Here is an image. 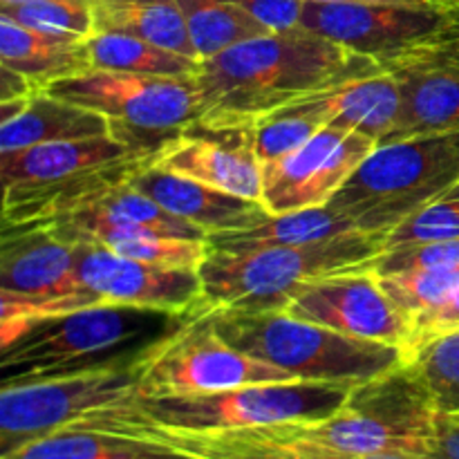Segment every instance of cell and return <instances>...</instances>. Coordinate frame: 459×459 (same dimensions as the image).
Instances as JSON below:
<instances>
[{"mask_svg": "<svg viewBox=\"0 0 459 459\" xmlns=\"http://www.w3.org/2000/svg\"><path fill=\"white\" fill-rule=\"evenodd\" d=\"M384 70L375 58L300 25L269 31L200 61L193 74L195 124L206 130H249L291 103L336 92Z\"/></svg>", "mask_w": 459, "mask_h": 459, "instance_id": "cell-1", "label": "cell"}, {"mask_svg": "<svg viewBox=\"0 0 459 459\" xmlns=\"http://www.w3.org/2000/svg\"><path fill=\"white\" fill-rule=\"evenodd\" d=\"M195 312L173 314L130 305H92L61 316L40 318L22 327L16 339L3 348L0 388L139 357L161 339L182 330Z\"/></svg>", "mask_w": 459, "mask_h": 459, "instance_id": "cell-2", "label": "cell"}, {"mask_svg": "<svg viewBox=\"0 0 459 459\" xmlns=\"http://www.w3.org/2000/svg\"><path fill=\"white\" fill-rule=\"evenodd\" d=\"M384 242L363 231L303 247L224 251L209 247L200 267L202 299L209 309H285L309 282L336 273L375 272Z\"/></svg>", "mask_w": 459, "mask_h": 459, "instance_id": "cell-3", "label": "cell"}, {"mask_svg": "<svg viewBox=\"0 0 459 459\" xmlns=\"http://www.w3.org/2000/svg\"><path fill=\"white\" fill-rule=\"evenodd\" d=\"M437 408L408 366L354 385L348 402L327 420L260 426L285 442L307 444L341 455L403 453L420 457L433 448Z\"/></svg>", "mask_w": 459, "mask_h": 459, "instance_id": "cell-4", "label": "cell"}, {"mask_svg": "<svg viewBox=\"0 0 459 459\" xmlns=\"http://www.w3.org/2000/svg\"><path fill=\"white\" fill-rule=\"evenodd\" d=\"M211 318L227 343L290 372L299 381L366 384L394 368L406 366V357L399 348L352 339L291 316L285 309H211Z\"/></svg>", "mask_w": 459, "mask_h": 459, "instance_id": "cell-5", "label": "cell"}, {"mask_svg": "<svg viewBox=\"0 0 459 459\" xmlns=\"http://www.w3.org/2000/svg\"><path fill=\"white\" fill-rule=\"evenodd\" d=\"M459 184V130L379 143L327 206L359 231L384 238Z\"/></svg>", "mask_w": 459, "mask_h": 459, "instance_id": "cell-6", "label": "cell"}, {"mask_svg": "<svg viewBox=\"0 0 459 459\" xmlns=\"http://www.w3.org/2000/svg\"><path fill=\"white\" fill-rule=\"evenodd\" d=\"M359 384L282 381L182 397H142L128 406L157 426L191 433L245 430L260 426L327 420L343 408Z\"/></svg>", "mask_w": 459, "mask_h": 459, "instance_id": "cell-7", "label": "cell"}, {"mask_svg": "<svg viewBox=\"0 0 459 459\" xmlns=\"http://www.w3.org/2000/svg\"><path fill=\"white\" fill-rule=\"evenodd\" d=\"M151 350V348H148ZM146 352L110 366L0 388V457L142 399Z\"/></svg>", "mask_w": 459, "mask_h": 459, "instance_id": "cell-8", "label": "cell"}, {"mask_svg": "<svg viewBox=\"0 0 459 459\" xmlns=\"http://www.w3.org/2000/svg\"><path fill=\"white\" fill-rule=\"evenodd\" d=\"M45 90L63 101L99 112L110 124L112 137L151 155L197 121L193 76L88 70Z\"/></svg>", "mask_w": 459, "mask_h": 459, "instance_id": "cell-9", "label": "cell"}, {"mask_svg": "<svg viewBox=\"0 0 459 459\" xmlns=\"http://www.w3.org/2000/svg\"><path fill=\"white\" fill-rule=\"evenodd\" d=\"M282 381L299 379L227 343L213 327L211 309L204 305L182 330L148 350L142 375V397L222 393L242 385Z\"/></svg>", "mask_w": 459, "mask_h": 459, "instance_id": "cell-10", "label": "cell"}, {"mask_svg": "<svg viewBox=\"0 0 459 459\" xmlns=\"http://www.w3.org/2000/svg\"><path fill=\"white\" fill-rule=\"evenodd\" d=\"M300 27L385 65L411 49L437 43L451 27V7L399 3H305Z\"/></svg>", "mask_w": 459, "mask_h": 459, "instance_id": "cell-11", "label": "cell"}, {"mask_svg": "<svg viewBox=\"0 0 459 459\" xmlns=\"http://www.w3.org/2000/svg\"><path fill=\"white\" fill-rule=\"evenodd\" d=\"M379 143L361 133L327 126L305 146L263 164V206L294 213L327 206Z\"/></svg>", "mask_w": 459, "mask_h": 459, "instance_id": "cell-12", "label": "cell"}, {"mask_svg": "<svg viewBox=\"0 0 459 459\" xmlns=\"http://www.w3.org/2000/svg\"><path fill=\"white\" fill-rule=\"evenodd\" d=\"M285 312L352 339L393 345L402 352L411 339V323L385 296L372 269L318 278L287 303Z\"/></svg>", "mask_w": 459, "mask_h": 459, "instance_id": "cell-13", "label": "cell"}, {"mask_svg": "<svg viewBox=\"0 0 459 459\" xmlns=\"http://www.w3.org/2000/svg\"><path fill=\"white\" fill-rule=\"evenodd\" d=\"M76 282L103 305L191 314L204 305L200 272L124 258L94 242H76Z\"/></svg>", "mask_w": 459, "mask_h": 459, "instance_id": "cell-14", "label": "cell"}, {"mask_svg": "<svg viewBox=\"0 0 459 459\" xmlns=\"http://www.w3.org/2000/svg\"><path fill=\"white\" fill-rule=\"evenodd\" d=\"M402 92V112L385 143L459 130V45H421L385 63Z\"/></svg>", "mask_w": 459, "mask_h": 459, "instance_id": "cell-15", "label": "cell"}, {"mask_svg": "<svg viewBox=\"0 0 459 459\" xmlns=\"http://www.w3.org/2000/svg\"><path fill=\"white\" fill-rule=\"evenodd\" d=\"M152 164L245 200H263V164L251 130H206L193 124L166 142Z\"/></svg>", "mask_w": 459, "mask_h": 459, "instance_id": "cell-16", "label": "cell"}, {"mask_svg": "<svg viewBox=\"0 0 459 459\" xmlns=\"http://www.w3.org/2000/svg\"><path fill=\"white\" fill-rule=\"evenodd\" d=\"M137 157H152L151 152L134 151L112 134L76 142H52L0 155L3 200L25 195L39 188L54 186L94 170L110 169Z\"/></svg>", "mask_w": 459, "mask_h": 459, "instance_id": "cell-17", "label": "cell"}, {"mask_svg": "<svg viewBox=\"0 0 459 459\" xmlns=\"http://www.w3.org/2000/svg\"><path fill=\"white\" fill-rule=\"evenodd\" d=\"M3 227L0 290L21 296L85 294L76 282L74 245L61 240L45 224Z\"/></svg>", "mask_w": 459, "mask_h": 459, "instance_id": "cell-18", "label": "cell"}, {"mask_svg": "<svg viewBox=\"0 0 459 459\" xmlns=\"http://www.w3.org/2000/svg\"><path fill=\"white\" fill-rule=\"evenodd\" d=\"M128 184L173 215L202 229L206 236L251 229L272 215L260 202L245 200L197 179L170 173L152 161L139 169Z\"/></svg>", "mask_w": 459, "mask_h": 459, "instance_id": "cell-19", "label": "cell"}, {"mask_svg": "<svg viewBox=\"0 0 459 459\" xmlns=\"http://www.w3.org/2000/svg\"><path fill=\"white\" fill-rule=\"evenodd\" d=\"M0 65L12 67L39 90L92 70L88 39L48 34L0 16Z\"/></svg>", "mask_w": 459, "mask_h": 459, "instance_id": "cell-20", "label": "cell"}, {"mask_svg": "<svg viewBox=\"0 0 459 459\" xmlns=\"http://www.w3.org/2000/svg\"><path fill=\"white\" fill-rule=\"evenodd\" d=\"M110 134V124L99 112L63 101L48 90H36L13 119L0 124V155L39 143L76 142Z\"/></svg>", "mask_w": 459, "mask_h": 459, "instance_id": "cell-21", "label": "cell"}, {"mask_svg": "<svg viewBox=\"0 0 459 459\" xmlns=\"http://www.w3.org/2000/svg\"><path fill=\"white\" fill-rule=\"evenodd\" d=\"M359 231L343 213L330 206L294 211V213H272L264 222L242 231L211 233L209 247L224 251L263 249V247H303L314 242L332 240Z\"/></svg>", "mask_w": 459, "mask_h": 459, "instance_id": "cell-22", "label": "cell"}, {"mask_svg": "<svg viewBox=\"0 0 459 459\" xmlns=\"http://www.w3.org/2000/svg\"><path fill=\"white\" fill-rule=\"evenodd\" d=\"M0 459H195L169 444L94 429H65Z\"/></svg>", "mask_w": 459, "mask_h": 459, "instance_id": "cell-23", "label": "cell"}, {"mask_svg": "<svg viewBox=\"0 0 459 459\" xmlns=\"http://www.w3.org/2000/svg\"><path fill=\"white\" fill-rule=\"evenodd\" d=\"M94 31H117L195 58L178 0H92Z\"/></svg>", "mask_w": 459, "mask_h": 459, "instance_id": "cell-24", "label": "cell"}, {"mask_svg": "<svg viewBox=\"0 0 459 459\" xmlns=\"http://www.w3.org/2000/svg\"><path fill=\"white\" fill-rule=\"evenodd\" d=\"M402 112V92L388 70L366 76L334 92V121L332 126L361 133L385 143L393 134Z\"/></svg>", "mask_w": 459, "mask_h": 459, "instance_id": "cell-25", "label": "cell"}, {"mask_svg": "<svg viewBox=\"0 0 459 459\" xmlns=\"http://www.w3.org/2000/svg\"><path fill=\"white\" fill-rule=\"evenodd\" d=\"M334 121V92L291 103L255 124L251 142L260 164H269L299 151L314 134Z\"/></svg>", "mask_w": 459, "mask_h": 459, "instance_id": "cell-26", "label": "cell"}, {"mask_svg": "<svg viewBox=\"0 0 459 459\" xmlns=\"http://www.w3.org/2000/svg\"><path fill=\"white\" fill-rule=\"evenodd\" d=\"M92 70L134 72L152 76H193L200 61L170 52L155 43L117 31H92L88 36Z\"/></svg>", "mask_w": 459, "mask_h": 459, "instance_id": "cell-27", "label": "cell"}, {"mask_svg": "<svg viewBox=\"0 0 459 459\" xmlns=\"http://www.w3.org/2000/svg\"><path fill=\"white\" fill-rule=\"evenodd\" d=\"M67 242L70 245L94 242V245L106 247V249L115 251L124 258L164 269H193V272H200L202 263L209 255V242L206 240L170 238L155 231H134V229H97V231L74 236Z\"/></svg>", "mask_w": 459, "mask_h": 459, "instance_id": "cell-28", "label": "cell"}, {"mask_svg": "<svg viewBox=\"0 0 459 459\" xmlns=\"http://www.w3.org/2000/svg\"><path fill=\"white\" fill-rule=\"evenodd\" d=\"M178 4L186 21L197 61L213 58L233 45L272 31L227 0H178Z\"/></svg>", "mask_w": 459, "mask_h": 459, "instance_id": "cell-29", "label": "cell"}, {"mask_svg": "<svg viewBox=\"0 0 459 459\" xmlns=\"http://www.w3.org/2000/svg\"><path fill=\"white\" fill-rule=\"evenodd\" d=\"M377 278L394 307L412 323L446 300L459 285V269H408L384 276L377 273Z\"/></svg>", "mask_w": 459, "mask_h": 459, "instance_id": "cell-30", "label": "cell"}, {"mask_svg": "<svg viewBox=\"0 0 459 459\" xmlns=\"http://www.w3.org/2000/svg\"><path fill=\"white\" fill-rule=\"evenodd\" d=\"M406 366L426 385L437 412L459 415V330L430 341Z\"/></svg>", "mask_w": 459, "mask_h": 459, "instance_id": "cell-31", "label": "cell"}, {"mask_svg": "<svg viewBox=\"0 0 459 459\" xmlns=\"http://www.w3.org/2000/svg\"><path fill=\"white\" fill-rule=\"evenodd\" d=\"M0 16L48 34L88 39L94 31L92 0H13L0 3Z\"/></svg>", "mask_w": 459, "mask_h": 459, "instance_id": "cell-32", "label": "cell"}, {"mask_svg": "<svg viewBox=\"0 0 459 459\" xmlns=\"http://www.w3.org/2000/svg\"><path fill=\"white\" fill-rule=\"evenodd\" d=\"M439 240H459V184L399 222L384 238V249Z\"/></svg>", "mask_w": 459, "mask_h": 459, "instance_id": "cell-33", "label": "cell"}, {"mask_svg": "<svg viewBox=\"0 0 459 459\" xmlns=\"http://www.w3.org/2000/svg\"><path fill=\"white\" fill-rule=\"evenodd\" d=\"M408 269H459V240L421 242V245L384 249L375 263V273L408 272Z\"/></svg>", "mask_w": 459, "mask_h": 459, "instance_id": "cell-34", "label": "cell"}, {"mask_svg": "<svg viewBox=\"0 0 459 459\" xmlns=\"http://www.w3.org/2000/svg\"><path fill=\"white\" fill-rule=\"evenodd\" d=\"M459 330V285L451 294L446 296L442 305H437L435 309H430L429 314L420 316L417 321L411 323V339H408L406 350H403V357L406 363L420 352L424 345H429L430 341L439 339V336H446L451 332Z\"/></svg>", "mask_w": 459, "mask_h": 459, "instance_id": "cell-35", "label": "cell"}, {"mask_svg": "<svg viewBox=\"0 0 459 459\" xmlns=\"http://www.w3.org/2000/svg\"><path fill=\"white\" fill-rule=\"evenodd\" d=\"M236 7L245 9L249 16L263 22L272 31H287L300 25L303 0H227Z\"/></svg>", "mask_w": 459, "mask_h": 459, "instance_id": "cell-36", "label": "cell"}, {"mask_svg": "<svg viewBox=\"0 0 459 459\" xmlns=\"http://www.w3.org/2000/svg\"><path fill=\"white\" fill-rule=\"evenodd\" d=\"M433 448L442 455L459 459V415H444L439 412L435 421Z\"/></svg>", "mask_w": 459, "mask_h": 459, "instance_id": "cell-37", "label": "cell"}, {"mask_svg": "<svg viewBox=\"0 0 459 459\" xmlns=\"http://www.w3.org/2000/svg\"><path fill=\"white\" fill-rule=\"evenodd\" d=\"M36 90L39 88L27 76H22L21 72L0 65V103L13 101V99H25L34 94Z\"/></svg>", "mask_w": 459, "mask_h": 459, "instance_id": "cell-38", "label": "cell"}, {"mask_svg": "<svg viewBox=\"0 0 459 459\" xmlns=\"http://www.w3.org/2000/svg\"><path fill=\"white\" fill-rule=\"evenodd\" d=\"M303 3H399V4H437L430 0H303Z\"/></svg>", "mask_w": 459, "mask_h": 459, "instance_id": "cell-39", "label": "cell"}, {"mask_svg": "<svg viewBox=\"0 0 459 459\" xmlns=\"http://www.w3.org/2000/svg\"><path fill=\"white\" fill-rule=\"evenodd\" d=\"M332 459H417V457L403 455V453H377V455H341V453H332Z\"/></svg>", "mask_w": 459, "mask_h": 459, "instance_id": "cell-40", "label": "cell"}, {"mask_svg": "<svg viewBox=\"0 0 459 459\" xmlns=\"http://www.w3.org/2000/svg\"><path fill=\"white\" fill-rule=\"evenodd\" d=\"M439 40H448V43H455V45H459V27H448L446 30V34L442 36V39Z\"/></svg>", "mask_w": 459, "mask_h": 459, "instance_id": "cell-41", "label": "cell"}, {"mask_svg": "<svg viewBox=\"0 0 459 459\" xmlns=\"http://www.w3.org/2000/svg\"><path fill=\"white\" fill-rule=\"evenodd\" d=\"M417 459H451V457L442 455V453H439V451H435V448H430V451H426L424 455H420Z\"/></svg>", "mask_w": 459, "mask_h": 459, "instance_id": "cell-42", "label": "cell"}, {"mask_svg": "<svg viewBox=\"0 0 459 459\" xmlns=\"http://www.w3.org/2000/svg\"><path fill=\"white\" fill-rule=\"evenodd\" d=\"M430 3H437L442 7H459V0H430Z\"/></svg>", "mask_w": 459, "mask_h": 459, "instance_id": "cell-43", "label": "cell"}, {"mask_svg": "<svg viewBox=\"0 0 459 459\" xmlns=\"http://www.w3.org/2000/svg\"><path fill=\"white\" fill-rule=\"evenodd\" d=\"M451 25L459 27V7H451Z\"/></svg>", "mask_w": 459, "mask_h": 459, "instance_id": "cell-44", "label": "cell"}, {"mask_svg": "<svg viewBox=\"0 0 459 459\" xmlns=\"http://www.w3.org/2000/svg\"><path fill=\"white\" fill-rule=\"evenodd\" d=\"M0 3H13V0H0Z\"/></svg>", "mask_w": 459, "mask_h": 459, "instance_id": "cell-45", "label": "cell"}]
</instances>
